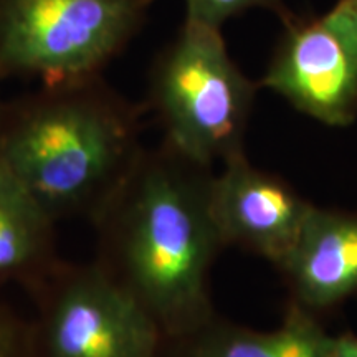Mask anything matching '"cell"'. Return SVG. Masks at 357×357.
<instances>
[{
  "label": "cell",
  "mask_w": 357,
  "mask_h": 357,
  "mask_svg": "<svg viewBox=\"0 0 357 357\" xmlns=\"http://www.w3.org/2000/svg\"><path fill=\"white\" fill-rule=\"evenodd\" d=\"M141 116L102 75L42 84L0 102V166L55 223H95L144 149Z\"/></svg>",
  "instance_id": "cell-2"
},
{
  "label": "cell",
  "mask_w": 357,
  "mask_h": 357,
  "mask_svg": "<svg viewBox=\"0 0 357 357\" xmlns=\"http://www.w3.org/2000/svg\"><path fill=\"white\" fill-rule=\"evenodd\" d=\"M329 342L318 314L291 301L278 328L257 331L215 312L189 331L162 337L158 357H324Z\"/></svg>",
  "instance_id": "cell-9"
},
{
  "label": "cell",
  "mask_w": 357,
  "mask_h": 357,
  "mask_svg": "<svg viewBox=\"0 0 357 357\" xmlns=\"http://www.w3.org/2000/svg\"><path fill=\"white\" fill-rule=\"evenodd\" d=\"M0 102H2V101H0Z\"/></svg>",
  "instance_id": "cell-14"
},
{
  "label": "cell",
  "mask_w": 357,
  "mask_h": 357,
  "mask_svg": "<svg viewBox=\"0 0 357 357\" xmlns=\"http://www.w3.org/2000/svg\"><path fill=\"white\" fill-rule=\"evenodd\" d=\"M258 88L230 56L222 29L184 19L151 65L146 106L162 129V144L213 169L245 153Z\"/></svg>",
  "instance_id": "cell-3"
},
{
  "label": "cell",
  "mask_w": 357,
  "mask_h": 357,
  "mask_svg": "<svg viewBox=\"0 0 357 357\" xmlns=\"http://www.w3.org/2000/svg\"><path fill=\"white\" fill-rule=\"evenodd\" d=\"M29 291L33 357L159 356V326L95 260H60Z\"/></svg>",
  "instance_id": "cell-5"
},
{
  "label": "cell",
  "mask_w": 357,
  "mask_h": 357,
  "mask_svg": "<svg viewBox=\"0 0 357 357\" xmlns=\"http://www.w3.org/2000/svg\"><path fill=\"white\" fill-rule=\"evenodd\" d=\"M155 0H0V82L100 77L146 24Z\"/></svg>",
  "instance_id": "cell-4"
},
{
  "label": "cell",
  "mask_w": 357,
  "mask_h": 357,
  "mask_svg": "<svg viewBox=\"0 0 357 357\" xmlns=\"http://www.w3.org/2000/svg\"><path fill=\"white\" fill-rule=\"evenodd\" d=\"M324 357H357V336L352 333H341L331 336Z\"/></svg>",
  "instance_id": "cell-13"
},
{
  "label": "cell",
  "mask_w": 357,
  "mask_h": 357,
  "mask_svg": "<svg viewBox=\"0 0 357 357\" xmlns=\"http://www.w3.org/2000/svg\"><path fill=\"white\" fill-rule=\"evenodd\" d=\"M278 271L291 301L316 314L357 293V212L312 205Z\"/></svg>",
  "instance_id": "cell-8"
},
{
  "label": "cell",
  "mask_w": 357,
  "mask_h": 357,
  "mask_svg": "<svg viewBox=\"0 0 357 357\" xmlns=\"http://www.w3.org/2000/svg\"><path fill=\"white\" fill-rule=\"evenodd\" d=\"M312 207L284 181L253 166L245 153L222 162L211 181V211L223 248L265 258L280 270Z\"/></svg>",
  "instance_id": "cell-7"
},
{
  "label": "cell",
  "mask_w": 357,
  "mask_h": 357,
  "mask_svg": "<svg viewBox=\"0 0 357 357\" xmlns=\"http://www.w3.org/2000/svg\"><path fill=\"white\" fill-rule=\"evenodd\" d=\"M280 20L283 32L258 86L324 126H349L357 119V0Z\"/></svg>",
  "instance_id": "cell-6"
},
{
  "label": "cell",
  "mask_w": 357,
  "mask_h": 357,
  "mask_svg": "<svg viewBox=\"0 0 357 357\" xmlns=\"http://www.w3.org/2000/svg\"><path fill=\"white\" fill-rule=\"evenodd\" d=\"M212 176L166 144L144 147L93 223L95 261L144 307L162 337L215 314L211 271L223 245L211 211Z\"/></svg>",
  "instance_id": "cell-1"
},
{
  "label": "cell",
  "mask_w": 357,
  "mask_h": 357,
  "mask_svg": "<svg viewBox=\"0 0 357 357\" xmlns=\"http://www.w3.org/2000/svg\"><path fill=\"white\" fill-rule=\"evenodd\" d=\"M56 223L0 166V288L32 289L58 261Z\"/></svg>",
  "instance_id": "cell-10"
},
{
  "label": "cell",
  "mask_w": 357,
  "mask_h": 357,
  "mask_svg": "<svg viewBox=\"0 0 357 357\" xmlns=\"http://www.w3.org/2000/svg\"><path fill=\"white\" fill-rule=\"evenodd\" d=\"M0 357H33L29 321L0 303Z\"/></svg>",
  "instance_id": "cell-12"
},
{
  "label": "cell",
  "mask_w": 357,
  "mask_h": 357,
  "mask_svg": "<svg viewBox=\"0 0 357 357\" xmlns=\"http://www.w3.org/2000/svg\"><path fill=\"white\" fill-rule=\"evenodd\" d=\"M185 6V20L222 29L227 20L242 13L263 8L273 12L280 19L289 12L283 0H182Z\"/></svg>",
  "instance_id": "cell-11"
}]
</instances>
